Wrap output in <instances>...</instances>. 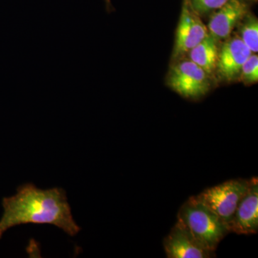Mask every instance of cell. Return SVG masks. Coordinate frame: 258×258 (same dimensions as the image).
<instances>
[{
  "label": "cell",
  "instance_id": "6da1fadb",
  "mask_svg": "<svg viewBox=\"0 0 258 258\" xmlns=\"http://www.w3.org/2000/svg\"><path fill=\"white\" fill-rule=\"evenodd\" d=\"M3 207L0 239L9 229L24 224H50L72 237L81 230L62 188L41 189L30 183L22 185L15 195L3 199Z\"/></svg>",
  "mask_w": 258,
  "mask_h": 258
},
{
  "label": "cell",
  "instance_id": "7a4b0ae2",
  "mask_svg": "<svg viewBox=\"0 0 258 258\" xmlns=\"http://www.w3.org/2000/svg\"><path fill=\"white\" fill-rule=\"evenodd\" d=\"M177 222L212 251L216 250L219 243L230 232L227 223L195 197L181 207Z\"/></svg>",
  "mask_w": 258,
  "mask_h": 258
},
{
  "label": "cell",
  "instance_id": "3957f363",
  "mask_svg": "<svg viewBox=\"0 0 258 258\" xmlns=\"http://www.w3.org/2000/svg\"><path fill=\"white\" fill-rule=\"evenodd\" d=\"M166 84L180 96L191 101L201 99L217 85L208 73L186 57L171 62Z\"/></svg>",
  "mask_w": 258,
  "mask_h": 258
},
{
  "label": "cell",
  "instance_id": "277c9868",
  "mask_svg": "<svg viewBox=\"0 0 258 258\" xmlns=\"http://www.w3.org/2000/svg\"><path fill=\"white\" fill-rule=\"evenodd\" d=\"M249 179H232L205 189L195 196L227 225L234 216L240 200L248 189Z\"/></svg>",
  "mask_w": 258,
  "mask_h": 258
},
{
  "label": "cell",
  "instance_id": "5b68a950",
  "mask_svg": "<svg viewBox=\"0 0 258 258\" xmlns=\"http://www.w3.org/2000/svg\"><path fill=\"white\" fill-rule=\"evenodd\" d=\"M208 34V27L194 9L190 0H182L171 62L186 57L188 52L203 41Z\"/></svg>",
  "mask_w": 258,
  "mask_h": 258
},
{
  "label": "cell",
  "instance_id": "8992f818",
  "mask_svg": "<svg viewBox=\"0 0 258 258\" xmlns=\"http://www.w3.org/2000/svg\"><path fill=\"white\" fill-rule=\"evenodd\" d=\"M252 53L235 33L221 42L215 71L217 84L239 82L242 66Z\"/></svg>",
  "mask_w": 258,
  "mask_h": 258
},
{
  "label": "cell",
  "instance_id": "52a82bcc",
  "mask_svg": "<svg viewBox=\"0 0 258 258\" xmlns=\"http://www.w3.org/2000/svg\"><path fill=\"white\" fill-rule=\"evenodd\" d=\"M257 0H227L210 17L208 30L212 37L221 42L235 32V28Z\"/></svg>",
  "mask_w": 258,
  "mask_h": 258
},
{
  "label": "cell",
  "instance_id": "ba28073f",
  "mask_svg": "<svg viewBox=\"0 0 258 258\" xmlns=\"http://www.w3.org/2000/svg\"><path fill=\"white\" fill-rule=\"evenodd\" d=\"M166 257L169 258H210L215 251L207 248L186 228L176 222L164 240Z\"/></svg>",
  "mask_w": 258,
  "mask_h": 258
},
{
  "label": "cell",
  "instance_id": "9c48e42d",
  "mask_svg": "<svg viewBox=\"0 0 258 258\" xmlns=\"http://www.w3.org/2000/svg\"><path fill=\"white\" fill-rule=\"evenodd\" d=\"M230 232L251 235L258 232V179H249L248 189L228 224Z\"/></svg>",
  "mask_w": 258,
  "mask_h": 258
},
{
  "label": "cell",
  "instance_id": "30bf717a",
  "mask_svg": "<svg viewBox=\"0 0 258 258\" xmlns=\"http://www.w3.org/2000/svg\"><path fill=\"white\" fill-rule=\"evenodd\" d=\"M221 42L217 41L210 34L188 52L186 57L215 79L219 49ZM217 83V82H216Z\"/></svg>",
  "mask_w": 258,
  "mask_h": 258
},
{
  "label": "cell",
  "instance_id": "8fae6325",
  "mask_svg": "<svg viewBox=\"0 0 258 258\" xmlns=\"http://www.w3.org/2000/svg\"><path fill=\"white\" fill-rule=\"evenodd\" d=\"M236 35L252 53L258 51V19L252 11L244 17L235 28Z\"/></svg>",
  "mask_w": 258,
  "mask_h": 258
},
{
  "label": "cell",
  "instance_id": "7c38bea8",
  "mask_svg": "<svg viewBox=\"0 0 258 258\" xmlns=\"http://www.w3.org/2000/svg\"><path fill=\"white\" fill-rule=\"evenodd\" d=\"M258 81V57L255 53H252L244 62L239 78V82L244 86H250Z\"/></svg>",
  "mask_w": 258,
  "mask_h": 258
},
{
  "label": "cell",
  "instance_id": "4fadbf2b",
  "mask_svg": "<svg viewBox=\"0 0 258 258\" xmlns=\"http://www.w3.org/2000/svg\"><path fill=\"white\" fill-rule=\"evenodd\" d=\"M227 0H190L194 9L202 18H209Z\"/></svg>",
  "mask_w": 258,
  "mask_h": 258
},
{
  "label": "cell",
  "instance_id": "5bb4252c",
  "mask_svg": "<svg viewBox=\"0 0 258 258\" xmlns=\"http://www.w3.org/2000/svg\"><path fill=\"white\" fill-rule=\"evenodd\" d=\"M105 3H106V10L108 13H111L113 11V8L112 6L111 0H104Z\"/></svg>",
  "mask_w": 258,
  "mask_h": 258
}]
</instances>
